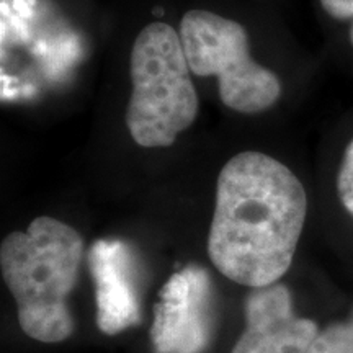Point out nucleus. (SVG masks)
Masks as SVG:
<instances>
[{
    "label": "nucleus",
    "mask_w": 353,
    "mask_h": 353,
    "mask_svg": "<svg viewBox=\"0 0 353 353\" xmlns=\"http://www.w3.org/2000/svg\"><path fill=\"white\" fill-rule=\"evenodd\" d=\"M307 214L303 183L285 164L247 151L218 176L208 255L234 283L262 288L288 272Z\"/></svg>",
    "instance_id": "nucleus-1"
},
{
    "label": "nucleus",
    "mask_w": 353,
    "mask_h": 353,
    "mask_svg": "<svg viewBox=\"0 0 353 353\" xmlns=\"http://www.w3.org/2000/svg\"><path fill=\"white\" fill-rule=\"evenodd\" d=\"M85 247L63 221L41 216L0 245V268L15 299L20 329L33 341L64 342L74 332L69 296L76 288Z\"/></svg>",
    "instance_id": "nucleus-2"
},
{
    "label": "nucleus",
    "mask_w": 353,
    "mask_h": 353,
    "mask_svg": "<svg viewBox=\"0 0 353 353\" xmlns=\"http://www.w3.org/2000/svg\"><path fill=\"white\" fill-rule=\"evenodd\" d=\"M190 70L180 34L170 25L144 26L132 44V94L126 108L136 144L169 148L193 125L200 103Z\"/></svg>",
    "instance_id": "nucleus-3"
},
{
    "label": "nucleus",
    "mask_w": 353,
    "mask_h": 353,
    "mask_svg": "<svg viewBox=\"0 0 353 353\" xmlns=\"http://www.w3.org/2000/svg\"><path fill=\"white\" fill-rule=\"evenodd\" d=\"M180 41L193 74L216 76L219 97L239 113L272 108L281 95L275 72L252 59L244 26L208 10H190L180 21Z\"/></svg>",
    "instance_id": "nucleus-4"
},
{
    "label": "nucleus",
    "mask_w": 353,
    "mask_h": 353,
    "mask_svg": "<svg viewBox=\"0 0 353 353\" xmlns=\"http://www.w3.org/2000/svg\"><path fill=\"white\" fill-rule=\"evenodd\" d=\"M213 283L198 265L175 272L154 304V353H203L213 339Z\"/></svg>",
    "instance_id": "nucleus-5"
},
{
    "label": "nucleus",
    "mask_w": 353,
    "mask_h": 353,
    "mask_svg": "<svg viewBox=\"0 0 353 353\" xmlns=\"http://www.w3.org/2000/svg\"><path fill=\"white\" fill-rule=\"evenodd\" d=\"M95 286L97 325L118 335L141 322L139 270L134 250L120 239L95 241L87 254Z\"/></svg>",
    "instance_id": "nucleus-6"
},
{
    "label": "nucleus",
    "mask_w": 353,
    "mask_h": 353,
    "mask_svg": "<svg viewBox=\"0 0 353 353\" xmlns=\"http://www.w3.org/2000/svg\"><path fill=\"white\" fill-rule=\"evenodd\" d=\"M245 329L231 353H307L319 334L314 321L296 316L288 286L254 288L245 299Z\"/></svg>",
    "instance_id": "nucleus-7"
},
{
    "label": "nucleus",
    "mask_w": 353,
    "mask_h": 353,
    "mask_svg": "<svg viewBox=\"0 0 353 353\" xmlns=\"http://www.w3.org/2000/svg\"><path fill=\"white\" fill-rule=\"evenodd\" d=\"M307 353H353V312L347 321L319 330Z\"/></svg>",
    "instance_id": "nucleus-8"
},
{
    "label": "nucleus",
    "mask_w": 353,
    "mask_h": 353,
    "mask_svg": "<svg viewBox=\"0 0 353 353\" xmlns=\"http://www.w3.org/2000/svg\"><path fill=\"white\" fill-rule=\"evenodd\" d=\"M337 193L343 208L353 216V139L347 145L337 175Z\"/></svg>",
    "instance_id": "nucleus-9"
},
{
    "label": "nucleus",
    "mask_w": 353,
    "mask_h": 353,
    "mask_svg": "<svg viewBox=\"0 0 353 353\" xmlns=\"http://www.w3.org/2000/svg\"><path fill=\"white\" fill-rule=\"evenodd\" d=\"M321 6L335 20L353 19V0H321Z\"/></svg>",
    "instance_id": "nucleus-10"
},
{
    "label": "nucleus",
    "mask_w": 353,
    "mask_h": 353,
    "mask_svg": "<svg viewBox=\"0 0 353 353\" xmlns=\"http://www.w3.org/2000/svg\"><path fill=\"white\" fill-rule=\"evenodd\" d=\"M350 41L353 44V25H352V28H350Z\"/></svg>",
    "instance_id": "nucleus-11"
}]
</instances>
